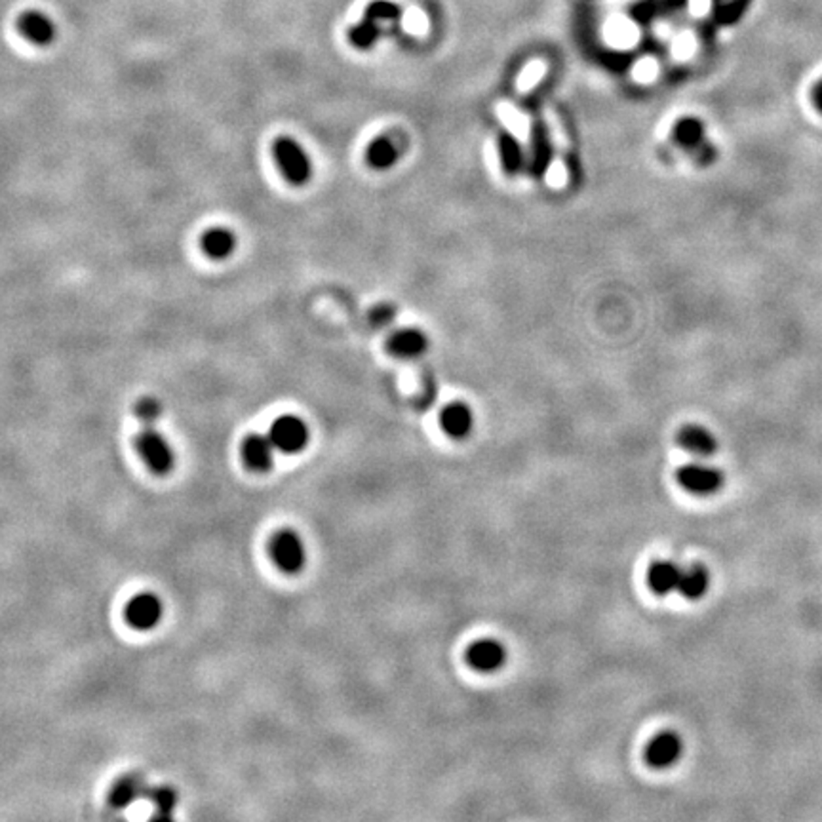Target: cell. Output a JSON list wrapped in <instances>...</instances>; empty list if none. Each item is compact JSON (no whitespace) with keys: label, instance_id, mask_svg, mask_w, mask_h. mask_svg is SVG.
I'll return each instance as SVG.
<instances>
[{"label":"cell","instance_id":"5b68a950","mask_svg":"<svg viewBox=\"0 0 822 822\" xmlns=\"http://www.w3.org/2000/svg\"><path fill=\"white\" fill-rule=\"evenodd\" d=\"M677 481L693 495H712L722 490L724 474L718 469L706 467V464H686L677 471Z\"/></svg>","mask_w":822,"mask_h":822},{"label":"cell","instance_id":"8992f818","mask_svg":"<svg viewBox=\"0 0 822 822\" xmlns=\"http://www.w3.org/2000/svg\"><path fill=\"white\" fill-rule=\"evenodd\" d=\"M164 607L158 596L151 593H143L132 598L126 605V621L130 627L137 631H151L163 619Z\"/></svg>","mask_w":822,"mask_h":822},{"label":"cell","instance_id":"cb8c5ba5","mask_svg":"<svg viewBox=\"0 0 822 822\" xmlns=\"http://www.w3.org/2000/svg\"><path fill=\"white\" fill-rule=\"evenodd\" d=\"M748 6L750 0H716L714 3V17L725 25L735 23L741 20Z\"/></svg>","mask_w":822,"mask_h":822},{"label":"cell","instance_id":"4fadbf2b","mask_svg":"<svg viewBox=\"0 0 822 822\" xmlns=\"http://www.w3.org/2000/svg\"><path fill=\"white\" fill-rule=\"evenodd\" d=\"M147 792H149V789H147L145 779H143L141 775H126L113 784L111 794H109V806L117 811H122V809L130 808L132 803L137 801L139 798L147 796Z\"/></svg>","mask_w":822,"mask_h":822},{"label":"cell","instance_id":"d4e9b609","mask_svg":"<svg viewBox=\"0 0 822 822\" xmlns=\"http://www.w3.org/2000/svg\"><path fill=\"white\" fill-rule=\"evenodd\" d=\"M147 796L151 798L153 806L156 808V817H172L175 806H177V792L172 786H156V789L149 790Z\"/></svg>","mask_w":822,"mask_h":822},{"label":"cell","instance_id":"ffe728a7","mask_svg":"<svg viewBox=\"0 0 822 822\" xmlns=\"http://www.w3.org/2000/svg\"><path fill=\"white\" fill-rule=\"evenodd\" d=\"M708 584H710L708 571L703 565H693L682 574L677 591H680V594L687 600H701L708 591Z\"/></svg>","mask_w":822,"mask_h":822},{"label":"cell","instance_id":"9a60e30c","mask_svg":"<svg viewBox=\"0 0 822 822\" xmlns=\"http://www.w3.org/2000/svg\"><path fill=\"white\" fill-rule=\"evenodd\" d=\"M472 425H474V417H472V411L469 406L455 402L442 409L440 426L448 436L464 438L472 431Z\"/></svg>","mask_w":822,"mask_h":822},{"label":"cell","instance_id":"9c48e42d","mask_svg":"<svg viewBox=\"0 0 822 822\" xmlns=\"http://www.w3.org/2000/svg\"><path fill=\"white\" fill-rule=\"evenodd\" d=\"M17 31H20L29 42L37 46H50L58 37L56 23L51 22V17L39 10L23 12L20 15V20H17Z\"/></svg>","mask_w":822,"mask_h":822},{"label":"cell","instance_id":"8fae6325","mask_svg":"<svg viewBox=\"0 0 822 822\" xmlns=\"http://www.w3.org/2000/svg\"><path fill=\"white\" fill-rule=\"evenodd\" d=\"M275 450L276 448L269 436L249 434L242 442V459L248 464V469H252L256 472H265L273 467Z\"/></svg>","mask_w":822,"mask_h":822},{"label":"cell","instance_id":"e0dca14e","mask_svg":"<svg viewBox=\"0 0 822 822\" xmlns=\"http://www.w3.org/2000/svg\"><path fill=\"white\" fill-rule=\"evenodd\" d=\"M201 244H202V249H204V254L208 257L221 261V259H227L232 252H235L237 237H235V232H232L230 229L213 227V229L204 232Z\"/></svg>","mask_w":822,"mask_h":822},{"label":"cell","instance_id":"2e32d148","mask_svg":"<svg viewBox=\"0 0 822 822\" xmlns=\"http://www.w3.org/2000/svg\"><path fill=\"white\" fill-rule=\"evenodd\" d=\"M677 444H680L682 448L687 450L689 453L701 455V457H708L718 450L716 438H714L712 433L706 431L705 426H699V425L684 426L682 431L677 433Z\"/></svg>","mask_w":822,"mask_h":822},{"label":"cell","instance_id":"7402d4cb","mask_svg":"<svg viewBox=\"0 0 822 822\" xmlns=\"http://www.w3.org/2000/svg\"><path fill=\"white\" fill-rule=\"evenodd\" d=\"M381 37V29H379V23L378 22H373V20H368V17H364V20L360 23H356L350 31H349V41L354 48H359V50H369L373 48V44L379 41Z\"/></svg>","mask_w":822,"mask_h":822},{"label":"cell","instance_id":"5bb4252c","mask_svg":"<svg viewBox=\"0 0 822 822\" xmlns=\"http://www.w3.org/2000/svg\"><path fill=\"white\" fill-rule=\"evenodd\" d=\"M682 574H684V569L677 567L674 562L659 560V562L651 564V567L648 571V584L657 596H667V594L677 591Z\"/></svg>","mask_w":822,"mask_h":822},{"label":"cell","instance_id":"6da1fadb","mask_svg":"<svg viewBox=\"0 0 822 822\" xmlns=\"http://www.w3.org/2000/svg\"><path fill=\"white\" fill-rule=\"evenodd\" d=\"M273 154L285 180L294 185H305L311 180L313 164L307 153L292 137H278L273 145Z\"/></svg>","mask_w":822,"mask_h":822},{"label":"cell","instance_id":"83f0119b","mask_svg":"<svg viewBox=\"0 0 822 822\" xmlns=\"http://www.w3.org/2000/svg\"><path fill=\"white\" fill-rule=\"evenodd\" d=\"M813 103H815L817 109L822 113V79L813 88Z\"/></svg>","mask_w":822,"mask_h":822},{"label":"cell","instance_id":"3957f363","mask_svg":"<svg viewBox=\"0 0 822 822\" xmlns=\"http://www.w3.org/2000/svg\"><path fill=\"white\" fill-rule=\"evenodd\" d=\"M271 556L285 574H297L307 562V550L295 531L284 529L271 541Z\"/></svg>","mask_w":822,"mask_h":822},{"label":"cell","instance_id":"277c9868","mask_svg":"<svg viewBox=\"0 0 822 822\" xmlns=\"http://www.w3.org/2000/svg\"><path fill=\"white\" fill-rule=\"evenodd\" d=\"M269 438L278 452L299 453L309 444V428L299 417L284 416L273 423Z\"/></svg>","mask_w":822,"mask_h":822},{"label":"cell","instance_id":"52a82bcc","mask_svg":"<svg viewBox=\"0 0 822 822\" xmlns=\"http://www.w3.org/2000/svg\"><path fill=\"white\" fill-rule=\"evenodd\" d=\"M674 141L686 151L696 153L701 160L705 156H714V149L708 145L706 141V128L703 120L695 118V117H686L676 122V126L672 130Z\"/></svg>","mask_w":822,"mask_h":822},{"label":"cell","instance_id":"30bf717a","mask_svg":"<svg viewBox=\"0 0 822 822\" xmlns=\"http://www.w3.org/2000/svg\"><path fill=\"white\" fill-rule=\"evenodd\" d=\"M467 660L478 672H497L507 663V649L497 640H480L469 648Z\"/></svg>","mask_w":822,"mask_h":822},{"label":"cell","instance_id":"484cf974","mask_svg":"<svg viewBox=\"0 0 822 822\" xmlns=\"http://www.w3.org/2000/svg\"><path fill=\"white\" fill-rule=\"evenodd\" d=\"M135 417L143 423V425H147L151 426L153 423L158 421V417L163 416V404H160L156 398L153 397H145V398H141L137 404H135Z\"/></svg>","mask_w":822,"mask_h":822},{"label":"cell","instance_id":"d6986e66","mask_svg":"<svg viewBox=\"0 0 822 822\" xmlns=\"http://www.w3.org/2000/svg\"><path fill=\"white\" fill-rule=\"evenodd\" d=\"M497 147H499V158H501V166H503L505 173H509V175L520 173L526 164V156H524L522 145L518 143V139L509 132H501L497 139Z\"/></svg>","mask_w":822,"mask_h":822},{"label":"cell","instance_id":"ac0fdd59","mask_svg":"<svg viewBox=\"0 0 822 822\" xmlns=\"http://www.w3.org/2000/svg\"><path fill=\"white\" fill-rule=\"evenodd\" d=\"M428 341L426 337L419 330H400L395 335H390L388 339V350L390 354L400 356V359H416V356L423 354L426 349Z\"/></svg>","mask_w":822,"mask_h":822},{"label":"cell","instance_id":"7a4b0ae2","mask_svg":"<svg viewBox=\"0 0 822 822\" xmlns=\"http://www.w3.org/2000/svg\"><path fill=\"white\" fill-rule=\"evenodd\" d=\"M135 445L141 459L147 462V467L154 474H168L173 469L175 455L172 445L163 434L156 433L154 428L147 426L145 431L135 438Z\"/></svg>","mask_w":822,"mask_h":822},{"label":"cell","instance_id":"7c38bea8","mask_svg":"<svg viewBox=\"0 0 822 822\" xmlns=\"http://www.w3.org/2000/svg\"><path fill=\"white\" fill-rule=\"evenodd\" d=\"M552 163V143L543 122H537L531 128V154H529V173L533 177H543Z\"/></svg>","mask_w":822,"mask_h":822},{"label":"cell","instance_id":"4316f807","mask_svg":"<svg viewBox=\"0 0 822 822\" xmlns=\"http://www.w3.org/2000/svg\"><path fill=\"white\" fill-rule=\"evenodd\" d=\"M392 318H395V309L388 307V305H378L375 309H371L369 313V322L373 326H378V328H383L387 324H390Z\"/></svg>","mask_w":822,"mask_h":822},{"label":"cell","instance_id":"ba28073f","mask_svg":"<svg viewBox=\"0 0 822 822\" xmlns=\"http://www.w3.org/2000/svg\"><path fill=\"white\" fill-rule=\"evenodd\" d=\"M682 739L672 731L659 733L646 748V761L655 770H668L682 756Z\"/></svg>","mask_w":822,"mask_h":822},{"label":"cell","instance_id":"44dd1931","mask_svg":"<svg viewBox=\"0 0 822 822\" xmlns=\"http://www.w3.org/2000/svg\"><path fill=\"white\" fill-rule=\"evenodd\" d=\"M398 160V147L388 137H378L368 147V163L375 170H387Z\"/></svg>","mask_w":822,"mask_h":822},{"label":"cell","instance_id":"603a6c76","mask_svg":"<svg viewBox=\"0 0 822 822\" xmlns=\"http://www.w3.org/2000/svg\"><path fill=\"white\" fill-rule=\"evenodd\" d=\"M404 10L400 5L392 3V0H371V3L364 10V17L368 20H373L378 23L383 22H398L402 17Z\"/></svg>","mask_w":822,"mask_h":822}]
</instances>
